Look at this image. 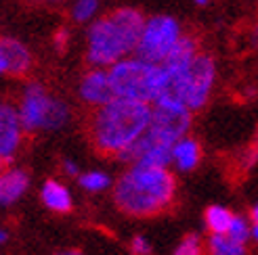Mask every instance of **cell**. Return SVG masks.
Returning a JSON list of instances; mask_svg holds the SVG:
<instances>
[{
  "label": "cell",
  "mask_w": 258,
  "mask_h": 255,
  "mask_svg": "<svg viewBox=\"0 0 258 255\" xmlns=\"http://www.w3.org/2000/svg\"><path fill=\"white\" fill-rule=\"evenodd\" d=\"M252 218H254V222H258V203H256L254 209H252Z\"/></svg>",
  "instance_id": "cell-24"
},
{
  "label": "cell",
  "mask_w": 258,
  "mask_h": 255,
  "mask_svg": "<svg viewBox=\"0 0 258 255\" xmlns=\"http://www.w3.org/2000/svg\"><path fill=\"white\" fill-rule=\"evenodd\" d=\"M107 69L115 96L135 98L153 105L164 90L166 73L162 63H149L137 55H131L113 63Z\"/></svg>",
  "instance_id": "cell-5"
},
{
  "label": "cell",
  "mask_w": 258,
  "mask_h": 255,
  "mask_svg": "<svg viewBox=\"0 0 258 255\" xmlns=\"http://www.w3.org/2000/svg\"><path fill=\"white\" fill-rule=\"evenodd\" d=\"M233 240H237V243H246L248 236H250V230H248V224L243 218H233V222H231V228L227 232Z\"/></svg>",
  "instance_id": "cell-20"
},
{
  "label": "cell",
  "mask_w": 258,
  "mask_h": 255,
  "mask_svg": "<svg viewBox=\"0 0 258 255\" xmlns=\"http://www.w3.org/2000/svg\"><path fill=\"white\" fill-rule=\"evenodd\" d=\"M34 65L30 48L13 36H0V78H23Z\"/></svg>",
  "instance_id": "cell-8"
},
{
  "label": "cell",
  "mask_w": 258,
  "mask_h": 255,
  "mask_svg": "<svg viewBox=\"0 0 258 255\" xmlns=\"http://www.w3.org/2000/svg\"><path fill=\"white\" fill-rule=\"evenodd\" d=\"M151 103L113 96L90 117V140L103 155H118L143 134L151 121Z\"/></svg>",
  "instance_id": "cell-2"
},
{
  "label": "cell",
  "mask_w": 258,
  "mask_h": 255,
  "mask_svg": "<svg viewBox=\"0 0 258 255\" xmlns=\"http://www.w3.org/2000/svg\"><path fill=\"white\" fill-rule=\"evenodd\" d=\"M196 3H198V5H206V3H208V0H196Z\"/></svg>",
  "instance_id": "cell-30"
},
{
  "label": "cell",
  "mask_w": 258,
  "mask_h": 255,
  "mask_svg": "<svg viewBox=\"0 0 258 255\" xmlns=\"http://www.w3.org/2000/svg\"><path fill=\"white\" fill-rule=\"evenodd\" d=\"M176 193V180L166 168L135 165L126 172L113 190V201L120 211L135 218H151L166 211Z\"/></svg>",
  "instance_id": "cell-3"
},
{
  "label": "cell",
  "mask_w": 258,
  "mask_h": 255,
  "mask_svg": "<svg viewBox=\"0 0 258 255\" xmlns=\"http://www.w3.org/2000/svg\"><path fill=\"white\" fill-rule=\"evenodd\" d=\"M180 23L170 15H153L145 19L135 55L149 63H164L180 40Z\"/></svg>",
  "instance_id": "cell-7"
},
{
  "label": "cell",
  "mask_w": 258,
  "mask_h": 255,
  "mask_svg": "<svg viewBox=\"0 0 258 255\" xmlns=\"http://www.w3.org/2000/svg\"><path fill=\"white\" fill-rule=\"evenodd\" d=\"M42 199L46 203V207L53 211H70L72 209V197L68 193V188L61 186L59 182L48 180L42 188Z\"/></svg>",
  "instance_id": "cell-13"
},
{
  "label": "cell",
  "mask_w": 258,
  "mask_h": 255,
  "mask_svg": "<svg viewBox=\"0 0 258 255\" xmlns=\"http://www.w3.org/2000/svg\"><path fill=\"white\" fill-rule=\"evenodd\" d=\"M145 15L135 7H118L99 15L86 30V61L93 67H111L135 55Z\"/></svg>",
  "instance_id": "cell-1"
},
{
  "label": "cell",
  "mask_w": 258,
  "mask_h": 255,
  "mask_svg": "<svg viewBox=\"0 0 258 255\" xmlns=\"http://www.w3.org/2000/svg\"><path fill=\"white\" fill-rule=\"evenodd\" d=\"M80 184L86 190H103V188L109 184V178L103 174V172H90V174H84L80 178Z\"/></svg>",
  "instance_id": "cell-19"
},
{
  "label": "cell",
  "mask_w": 258,
  "mask_h": 255,
  "mask_svg": "<svg viewBox=\"0 0 258 255\" xmlns=\"http://www.w3.org/2000/svg\"><path fill=\"white\" fill-rule=\"evenodd\" d=\"M133 253L135 255H149L151 253V245L147 243L143 236H135V240H133Z\"/></svg>",
  "instance_id": "cell-22"
},
{
  "label": "cell",
  "mask_w": 258,
  "mask_h": 255,
  "mask_svg": "<svg viewBox=\"0 0 258 255\" xmlns=\"http://www.w3.org/2000/svg\"><path fill=\"white\" fill-rule=\"evenodd\" d=\"M28 188V176L21 170H11L0 174V205L15 203Z\"/></svg>",
  "instance_id": "cell-11"
},
{
  "label": "cell",
  "mask_w": 258,
  "mask_h": 255,
  "mask_svg": "<svg viewBox=\"0 0 258 255\" xmlns=\"http://www.w3.org/2000/svg\"><path fill=\"white\" fill-rule=\"evenodd\" d=\"M200 157H202L200 145L193 138H180L172 149V161L176 163V168L183 172H189L196 168L200 163Z\"/></svg>",
  "instance_id": "cell-12"
},
{
  "label": "cell",
  "mask_w": 258,
  "mask_h": 255,
  "mask_svg": "<svg viewBox=\"0 0 258 255\" xmlns=\"http://www.w3.org/2000/svg\"><path fill=\"white\" fill-rule=\"evenodd\" d=\"M189 125H191V109L187 105L170 103V100L153 103L149 128L131 147H126L122 153H118V157L122 161L137 163L151 147H156V145L174 147L180 138H185Z\"/></svg>",
  "instance_id": "cell-4"
},
{
  "label": "cell",
  "mask_w": 258,
  "mask_h": 255,
  "mask_svg": "<svg viewBox=\"0 0 258 255\" xmlns=\"http://www.w3.org/2000/svg\"><path fill=\"white\" fill-rule=\"evenodd\" d=\"M78 94L90 107H101L109 103L115 96L113 88H111V80H109V69L107 67H93L88 69L78 86Z\"/></svg>",
  "instance_id": "cell-10"
},
{
  "label": "cell",
  "mask_w": 258,
  "mask_h": 255,
  "mask_svg": "<svg viewBox=\"0 0 258 255\" xmlns=\"http://www.w3.org/2000/svg\"><path fill=\"white\" fill-rule=\"evenodd\" d=\"M210 253L212 255H246V247H243V243L233 240L229 234H212Z\"/></svg>",
  "instance_id": "cell-17"
},
{
  "label": "cell",
  "mask_w": 258,
  "mask_h": 255,
  "mask_svg": "<svg viewBox=\"0 0 258 255\" xmlns=\"http://www.w3.org/2000/svg\"><path fill=\"white\" fill-rule=\"evenodd\" d=\"M172 149L174 147H168V145H156V147H151L135 165H147V168H166V165L172 161Z\"/></svg>",
  "instance_id": "cell-16"
},
{
  "label": "cell",
  "mask_w": 258,
  "mask_h": 255,
  "mask_svg": "<svg viewBox=\"0 0 258 255\" xmlns=\"http://www.w3.org/2000/svg\"><path fill=\"white\" fill-rule=\"evenodd\" d=\"M19 115L25 132L57 130L70 119V109L59 96L48 92L40 82H30L19 98Z\"/></svg>",
  "instance_id": "cell-6"
},
{
  "label": "cell",
  "mask_w": 258,
  "mask_h": 255,
  "mask_svg": "<svg viewBox=\"0 0 258 255\" xmlns=\"http://www.w3.org/2000/svg\"><path fill=\"white\" fill-rule=\"evenodd\" d=\"M57 255H82L80 251H63V253H57Z\"/></svg>",
  "instance_id": "cell-25"
},
{
  "label": "cell",
  "mask_w": 258,
  "mask_h": 255,
  "mask_svg": "<svg viewBox=\"0 0 258 255\" xmlns=\"http://www.w3.org/2000/svg\"><path fill=\"white\" fill-rule=\"evenodd\" d=\"M34 3H59V0H34Z\"/></svg>",
  "instance_id": "cell-28"
},
{
  "label": "cell",
  "mask_w": 258,
  "mask_h": 255,
  "mask_svg": "<svg viewBox=\"0 0 258 255\" xmlns=\"http://www.w3.org/2000/svg\"><path fill=\"white\" fill-rule=\"evenodd\" d=\"M233 218L235 215L221 205H212V207H208V211H206V224H208L212 234H227Z\"/></svg>",
  "instance_id": "cell-15"
},
{
  "label": "cell",
  "mask_w": 258,
  "mask_h": 255,
  "mask_svg": "<svg viewBox=\"0 0 258 255\" xmlns=\"http://www.w3.org/2000/svg\"><path fill=\"white\" fill-rule=\"evenodd\" d=\"M204 253V247H202V240L198 234H189L183 238V243H180L174 251V255H202Z\"/></svg>",
  "instance_id": "cell-18"
},
{
  "label": "cell",
  "mask_w": 258,
  "mask_h": 255,
  "mask_svg": "<svg viewBox=\"0 0 258 255\" xmlns=\"http://www.w3.org/2000/svg\"><path fill=\"white\" fill-rule=\"evenodd\" d=\"M23 121L19 115V107L0 100V157L7 163L15 157V153L23 140Z\"/></svg>",
  "instance_id": "cell-9"
},
{
  "label": "cell",
  "mask_w": 258,
  "mask_h": 255,
  "mask_svg": "<svg viewBox=\"0 0 258 255\" xmlns=\"http://www.w3.org/2000/svg\"><path fill=\"white\" fill-rule=\"evenodd\" d=\"M5 163H7V161H5L3 157H0V174H3V168H5Z\"/></svg>",
  "instance_id": "cell-29"
},
{
  "label": "cell",
  "mask_w": 258,
  "mask_h": 255,
  "mask_svg": "<svg viewBox=\"0 0 258 255\" xmlns=\"http://www.w3.org/2000/svg\"><path fill=\"white\" fill-rule=\"evenodd\" d=\"M63 168H66V172H68V174H78V168H76V165H74L72 161H66V163H63Z\"/></svg>",
  "instance_id": "cell-23"
},
{
  "label": "cell",
  "mask_w": 258,
  "mask_h": 255,
  "mask_svg": "<svg viewBox=\"0 0 258 255\" xmlns=\"http://www.w3.org/2000/svg\"><path fill=\"white\" fill-rule=\"evenodd\" d=\"M99 11H101V0H74L70 9V17L74 23L88 25L99 17Z\"/></svg>",
  "instance_id": "cell-14"
},
{
  "label": "cell",
  "mask_w": 258,
  "mask_h": 255,
  "mask_svg": "<svg viewBox=\"0 0 258 255\" xmlns=\"http://www.w3.org/2000/svg\"><path fill=\"white\" fill-rule=\"evenodd\" d=\"M53 44H55V48L59 50H66L68 48V44H70V30L68 28H59L57 32H55V36H53Z\"/></svg>",
  "instance_id": "cell-21"
},
{
  "label": "cell",
  "mask_w": 258,
  "mask_h": 255,
  "mask_svg": "<svg viewBox=\"0 0 258 255\" xmlns=\"http://www.w3.org/2000/svg\"><path fill=\"white\" fill-rule=\"evenodd\" d=\"M252 236L258 240V222H256V224H254V228H252Z\"/></svg>",
  "instance_id": "cell-26"
},
{
  "label": "cell",
  "mask_w": 258,
  "mask_h": 255,
  "mask_svg": "<svg viewBox=\"0 0 258 255\" xmlns=\"http://www.w3.org/2000/svg\"><path fill=\"white\" fill-rule=\"evenodd\" d=\"M5 240H7V232L0 230V243H5Z\"/></svg>",
  "instance_id": "cell-27"
}]
</instances>
